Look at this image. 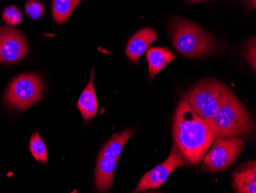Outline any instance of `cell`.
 <instances>
[{"label":"cell","mask_w":256,"mask_h":193,"mask_svg":"<svg viewBox=\"0 0 256 193\" xmlns=\"http://www.w3.org/2000/svg\"><path fill=\"white\" fill-rule=\"evenodd\" d=\"M172 129L174 144L188 165H198L216 138L210 126L194 112L188 94L175 110Z\"/></svg>","instance_id":"1"},{"label":"cell","mask_w":256,"mask_h":193,"mask_svg":"<svg viewBox=\"0 0 256 193\" xmlns=\"http://www.w3.org/2000/svg\"><path fill=\"white\" fill-rule=\"evenodd\" d=\"M206 123L216 137H248L256 129L251 113L234 93L224 101L214 118Z\"/></svg>","instance_id":"2"},{"label":"cell","mask_w":256,"mask_h":193,"mask_svg":"<svg viewBox=\"0 0 256 193\" xmlns=\"http://www.w3.org/2000/svg\"><path fill=\"white\" fill-rule=\"evenodd\" d=\"M170 31L174 48L188 58L204 57L215 47V40L210 34L188 20L174 19Z\"/></svg>","instance_id":"3"},{"label":"cell","mask_w":256,"mask_h":193,"mask_svg":"<svg viewBox=\"0 0 256 193\" xmlns=\"http://www.w3.org/2000/svg\"><path fill=\"white\" fill-rule=\"evenodd\" d=\"M232 93L224 83L214 79H204L190 89L188 100L196 114L208 122Z\"/></svg>","instance_id":"4"},{"label":"cell","mask_w":256,"mask_h":193,"mask_svg":"<svg viewBox=\"0 0 256 193\" xmlns=\"http://www.w3.org/2000/svg\"><path fill=\"white\" fill-rule=\"evenodd\" d=\"M44 96L41 78L34 73H26L11 82L4 96L6 104L11 109L24 110L38 103Z\"/></svg>","instance_id":"5"},{"label":"cell","mask_w":256,"mask_h":193,"mask_svg":"<svg viewBox=\"0 0 256 193\" xmlns=\"http://www.w3.org/2000/svg\"><path fill=\"white\" fill-rule=\"evenodd\" d=\"M208 153L202 158V169L206 172H222L234 163L244 149V141L236 136L216 137Z\"/></svg>","instance_id":"6"},{"label":"cell","mask_w":256,"mask_h":193,"mask_svg":"<svg viewBox=\"0 0 256 193\" xmlns=\"http://www.w3.org/2000/svg\"><path fill=\"white\" fill-rule=\"evenodd\" d=\"M185 165L178 147L172 145L170 154L164 162L156 165L146 172L140 180L138 187L133 192L146 191L151 188H160L169 178L174 170Z\"/></svg>","instance_id":"7"},{"label":"cell","mask_w":256,"mask_h":193,"mask_svg":"<svg viewBox=\"0 0 256 193\" xmlns=\"http://www.w3.org/2000/svg\"><path fill=\"white\" fill-rule=\"evenodd\" d=\"M28 51V43L22 33L11 27L0 28V63L20 61Z\"/></svg>","instance_id":"8"},{"label":"cell","mask_w":256,"mask_h":193,"mask_svg":"<svg viewBox=\"0 0 256 193\" xmlns=\"http://www.w3.org/2000/svg\"><path fill=\"white\" fill-rule=\"evenodd\" d=\"M158 40L156 31L149 27H145L135 33L126 45V54L128 60L134 64H138L140 56L148 50L152 43Z\"/></svg>","instance_id":"9"},{"label":"cell","mask_w":256,"mask_h":193,"mask_svg":"<svg viewBox=\"0 0 256 193\" xmlns=\"http://www.w3.org/2000/svg\"><path fill=\"white\" fill-rule=\"evenodd\" d=\"M232 186L236 192H256V163L250 161L242 164L234 171L232 175Z\"/></svg>","instance_id":"10"},{"label":"cell","mask_w":256,"mask_h":193,"mask_svg":"<svg viewBox=\"0 0 256 193\" xmlns=\"http://www.w3.org/2000/svg\"><path fill=\"white\" fill-rule=\"evenodd\" d=\"M94 70L90 71V80L79 97L78 109L82 115L84 122H88L98 112V99L94 86Z\"/></svg>","instance_id":"11"},{"label":"cell","mask_w":256,"mask_h":193,"mask_svg":"<svg viewBox=\"0 0 256 193\" xmlns=\"http://www.w3.org/2000/svg\"><path fill=\"white\" fill-rule=\"evenodd\" d=\"M176 58L175 53L168 47H152L146 53L149 67V78L151 81L168 64Z\"/></svg>","instance_id":"12"},{"label":"cell","mask_w":256,"mask_h":193,"mask_svg":"<svg viewBox=\"0 0 256 193\" xmlns=\"http://www.w3.org/2000/svg\"><path fill=\"white\" fill-rule=\"evenodd\" d=\"M118 160L106 157H98L96 168V189L100 192L110 191Z\"/></svg>","instance_id":"13"},{"label":"cell","mask_w":256,"mask_h":193,"mask_svg":"<svg viewBox=\"0 0 256 193\" xmlns=\"http://www.w3.org/2000/svg\"><path fill=\"white\" fill-rule=\"evenodd\" d=\"M134 133V129H125L122 132L114 134L112 137L104 145L98 156L106 157L118 160L124 147L129 139Z\"/></svg>","instance_id":"14"},{"label":"cell","mask_w":256,"mask_h":193,"mask_svg":"<svg viewBox=\"0 0 256 193\" xmlns=\"http://www.w3.org/2000/svg\"><path fill=\"white\" fill-rule=\"evenodd\" d=\"M82 0H52V15L57 24H62L68 20Z\"/></svg>","instance_id":"15"},{"label":"cell","mask_w":256,"mask_h":193,"mask_svg":"<svg viewBox=\"0 0 256 193\" xmlns=\"http://www.w3.org/2000/svg\"><path fill=\"white\" fill-rule=\"evenodd\" d=\"M30 152L36 160L47 163L48 162V152L44 141L42 139L38 132H34L30 139Z\"/></svg>","instance_id":"16"},{"label":"cell","mask_w":256,"mask_h":193,"mask_svg":"<svg viewBox=\"0 0 256 193\" xmlns=\"http://www.w3.org/2000/svg\"><path fill=\"white\" fill-rule=\"evenodd\" d=\"M2 20L10 27H16L22 20L21 11L16 6L7 7L2 12Z\"/></svg>","instance_id":"17"},{"label":"cell","mask_w":256,"mask_h":193,"mask_svg":"<svg viewBox=\"0 0 256 193\" xmlns=\"http://www.w3.org/2000/svg\"><path fill=\"white\" fill-rule=\"evenodd\" d=\"M26 12L32 20H38L44 13V6L40 0H28L26 4Z\"/></svg>","instance_id":"18"},{"label":"cell","mask_w":256,"mask_h":193,"mask_svg":"<svg viewBox=\"0 0 256 193\" xmlns=\"http://www.w3.org/2000/svg\"><path fill=\"white\" fill-rule=\"evenodd\" d=\"M256 38L254 37L247 45L246 53V59L252 66L253 69L256 68Z\"/></svg>","instance_id":"19"},{"label":"cell","mask_w":256,"mask_h":193,"mask_svg":"<svg viewBox=\"0 0 256 193\" xmlns=\"http://www.w3.org/2000/svg\"><path fill=\"white\" fill-rule=\"evenodd\" d=\"M191 3H204L207 2V1H210V0H188Z\"/></svg>","instance_id":"20"},{"label":"cell","mask_w":256,"mask_h":193,"mask_svg":"<svg viewBox=\"0 0 256 193\" xmlns=\"http://www.w3.org/2000/svg\"><path fill=\"white\" fill-rule=\"evenodd\" d=\"M248 2H250V4L252 6L253 8L256 7V0H248Z\"/></svg>","instance_id":"21"}]
</instances>
